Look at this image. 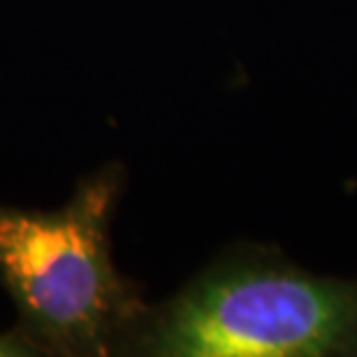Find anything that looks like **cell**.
<instances>
[{
    "instance_id": "1",
    "label": "cell",
    "mask_w": 357,
    "mask_h": 357,
    "mask_svg": "<svg viewBox=\"0 0 357 357\" xmlns=\"http://www.w3.org/2000/svg\"><path fill=\"white\" fill-rule=\"evenodd\" d=\"M119 178L102 172L59 211L0 206V281L33 334L61 353L102 355L142 313L112 265Z\"/></svg>"
},
{
    "instance_id": "2",
    "label": "cell",
    "mask_w": 357,
    "mask_h": 357,
    "mask_svg": "<svg viewBox=\"0 0 357 357\" xmlns=\"http://www.w3.org/2000/svg\"><path fill=\"white\" fill-rule=\"evenodd\" d=\"M142 346L167 357H323L357 351V283L265 262L204 276Z\"/></svg>"
},
{
    "instance_id": "3",
    "label": "cell",
    "mask_w": 357,
    "mask_h": 357,
    "mask_svg": "<svg viewBox=\"0 0 357 357\" xmlns=\"http://www.w3.org/2000/svg\"><path fill=\"white\" fill-rule=\"evenodd\" d=\"M35 344L28 339L14 337V334H0V357H17V355H33Z\"/></svg>"
}]
</instances>
